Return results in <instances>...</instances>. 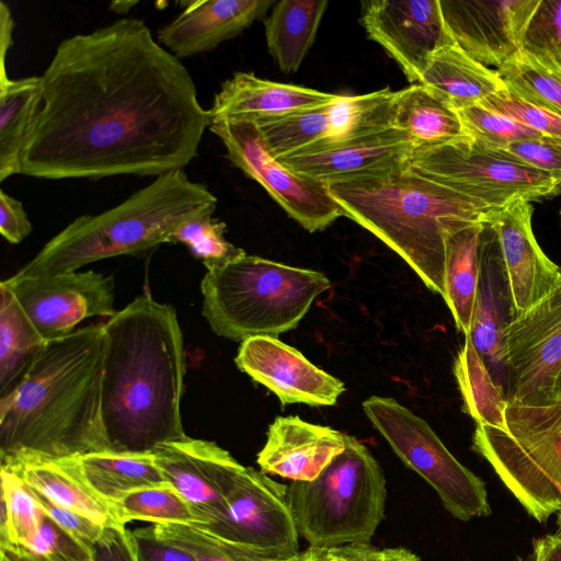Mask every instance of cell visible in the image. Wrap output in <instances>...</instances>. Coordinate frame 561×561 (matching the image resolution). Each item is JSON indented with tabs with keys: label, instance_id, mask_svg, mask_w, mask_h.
Returning a JSON list of instances; mask_svg holds the SVG:
<instances>
[{
	"label": "cell",
	"instance_id": "6da1fadb",
	"mask_svg": "<svg viewBox=\"0 0 561 561\" xmlns=\"http://www.w3.org/2000/svg\"><path fill=\"white\" fill-rule=\"evenodd\" d=\"M209 123L186 67L145 21L122 18L57 46L39 76L21 174L157 178L184 170Z\"/></svg>",
	"mask_w": 561,
	"mask_h": 561
},
{
	"label": "cell",
	"instance_id": "7a4b0ae2",
	"mask_svg": "<svg viewBox=\"0 0 561 561\" xmlns=\"http://www.w3.org/2000/svg\"><path fill=\"white\" fill-rule=\"evenodd\" d=\"M102 323L101 410L108 451L152 454L184 438L185 355L174 308L144 294Z\"/></svg>",
	"mask_w": 561,
	"mask_h": 561
},
{
	"label": "cell",
	"instance_id": "3957f363",
	"mask_svg": "<svg viewBox=\"0 0 561 561\" xmlns=\"http://www.w3.org/2000/svg\"><path fill=\"white\" fill-rule=\"evenodd\" d=\"M103 323L45 343L0 399L1 465L108 451L102 423Z\"/></svg>",
	"mask_w": 561,
	"mask_h": 561
},
{
	"label": "cell",
	"instance_id": "277c9868",
	"mask_svg": "<svg viewBox=\"0 0 561 561\" xmlns=\"http://www.w3.org/2000/svg\"><path fill=\"white\" fill-rule=\"evenodd\" d=\"M328 186L344 216L387 244L443 298L448 236L482 221L488 211L410 164L383 176Z\"/></svg>",
	"mask_w": 561,
	"mask_h": 561
},
{
	"label": "cell",
	"instance_id": "5b68a950",
	"mask_svg": "<svg viewBox=\"0 0 561 561\" xmlns=\"http://www.w3.org/2000/svg\"><path fill=\"white\" fill-rule=\"evenodd\" d=\"M217 202L184 170L161 174L115 207L77 217L14 275L62 274L103 259L148 251L169 243L186 220L215 213Z\"/></svg>",
	"mask_w": 561,
	"mask_h": 561
},
{
	"label": "cell",
	"instance_id": "8992f818",
	"mask_svg": "<svg viewBox=\"0 0 561 561\" xmlns=\"http://www.w3.org/2000/svg\"><path fill=\"white\" fill-rule=\"evenodd\" d=\"M330 286L321 272L245 254L207 270L202 314L225 339L275 337L295 329Z\"/></svg>",
	"mask_w": 561,
	"mask_h": 561
},
{
	"label": "cell",
	"instance_id": "52a82bcc",
	"mask_svg": "<svg viewBox=\"0 0 561 561\" xmlns=\"http://www.w3.org/2000/svg\"><path fill=\"white\" fill-rule=\"evenodd\" d=\"M386 479L368 448L346 434V447L311 481L287 485L298 534L309 547L370 543L385 516Z\"/></svg>",
	"mask_w": 561,
	"mask_h": 561
},
{
	"label": "cell",
	"instance_id": "ba28073f",
	"mask_svg": "<svg viewBox=\"0 0 561 561\" xmlns=\"http://www.w3.org/2000/svg\"><path fill=\"white\" fill-rule=\"evenodd\" d=\"M473 449L528 514L545 523L561 507V400L546 407L510 403L506 430L477 425Z\"/></svg>",
	"mask_w": 561,
	"mask_h": 561
},
{
	"label": "cell",
	"instance_id": "9c48e42d",
	"mask_svg": "<svg viewBox=\"0 0 561 561\" xmlns=\"http://www.w3.org/2000/svg\"><path fill=\"white\" fill-rule=\"evenodd\" d=\"M363 410L396 455L436 491L455 518L467 522L491 514L484 482L447 449L425 420L388 397H369Z\"/></svg>",
	"mask_w": 561,
	"mask_h": 561
},
{
	"label": "cell",
	"instance_id": "30bf717a",
	"mask_svg": "<svg viewBox=\"0 0 561 561\" xmlns=\"http://www.w3.org/2000/svg\"><path fill=\"white\" fill-rule=\"evenodd\" d=\"M410 167L474 201L488 211L515 202H537L561 194L547 174L488 149L471 137L416 149Z\"/></svg>",
	"mask_w": 561,
	"mask_h": 561
},
{
	"label": "cell",
	"instance_id": "8fae6325",
	"mask_svg": "<svg viewBox=\"0 0 561 561\" xmlns=\"http://www.w3.org/2000/svg\"><path fill=\"white\" fill-rule=\"evenodd\" d=\"M208 128L221 140L228 160L309 232L323 230L344 216L328 184L293 172L268 152L254 122L219 119Z\"/></svg>",
	"mask_w": 561,
	"mask_h": 561
},
{
	"label": "cell",
	"instance_id": "7c38bea8",
	"mask_svg": "<svg viewBox=\"0 0 561 561\" xmlns=\"http://www.w3.org/2000/svg\"><path fill=\"white\" fill-rule=\"evenodd\" d=\"M510 403L546 407L560 400L561 283L514 317L505 330Z\"/></svg>",
	"mask_w": 561,
	"mask_h": 561
},
{
	"label": "cell",
	"instance_id": "4fadbf2b",
	"mask_svg": "<svg viewBox=\"0 0 561 561\" xmlns=\"http://www.w3.org/2000/svg\"><path fill=\"white\" fill-rule=\"evenodd\" d=\"M287 485L244 467L217 519L194 525L264 559L283 561L299 551L298 530L286 499Z\"/></svg>",
	"mask_w": 561,
	"mask_h": 561
},
{
	"label": "cell",
	"instance_id": "5bb4252c",
	"mask_svg": "<svg viewBox=\"0 0 561 561\" xmlns=\"http://www.w3.org/2000/svg\"><path fill=\"white\" fill-rule=\"evenodd\" d=\"M45 342L64 337L81 321L115 314L112 276L94 271L11 276L1 282Z\"/></svg>",
	"mask_w": 561,
	"mask_h": 561
},
{
	"label": "cell",
	"instance_id": "9a60e30c",
	"mask_svg": "<svg viewBox=\"0 0 561 561\" xmlns=\"http://www.w3.org/2000/svg\"><path fill=\"white\" fill-rule=\"evenodd\" d=\"M360 23L412 84L419 83L430 57L454 43L445 27L439 0L364 1Z\"/></svg>",
	"mask_w": 561,
	"mask_h": 561
},
{
	"label": "cell",
	"instance_id": "2e32d148",
	"mask_svg": "<svg viewBox=\"0 0 561 561\" xmlns=\"http://www.w3.org/2000/svg\"><path fill=\"white\" fill-rule=\"evenodd\" d=\"M534 207L519 201L485 213L482 224L492 234L505 275L512 319L561 283V266L551 261L533 231Z\"/></svg>",
	"mask_w": 561,
	"mask_h": 561
},
{
	"label": "cell",
	"instance_id": "e0dca14e",
	"mask_svg": "<svg viewBox=\"0 0 561 561\" xmlns=\"http://www.w3.org/2000/svg\"><path fill=\"white\" fill-rule=\"evenodd\" d=\"M167 482L190 504L201 524L227 510L228 497L244 469L216 443L185 436L160 445L152 453Z\"/></svg>",
	"mask_w": 561,
	"mask_h": 561
},
{
	"label": "cell",
	"instance_id": "ac0fdd59",
	"mask_svg": "<svg viewBox=\"0 0 561 561\" xmlns=\"http://www.w3.org/2000/svg\"><path fill=\"white\" fill-rule=\"evenodd\" d=\"M540 0H439L454 43L474 60L497 69L522 49Z\"/></svg>",
	"mask_w": 561,
	"mask_h": 561
},
{
	"label": "cell",
	"instance_id": "d6986e66",
	"mask_svg": "<svg viewBox=\"0 0 561 561\" xmlns=\"http://www.w3.org/2000/svg\"><path fill=\"white\" fill-rule=\"evenodd\" d=\"M234 363L240 370L275 393L283 405H334L345 391L340 379L273 336L260 335L242 341Z\"/></svg>",
	"mask_w": 561,
	"mask_h": 561
},
{
	"label": "cell",
	"instance_id": "ffe728a7",
	"mask_svg": "<svg viewBox=\"0 0 561 561\" xmlns=\"http://www.w3.org/2000/svg\"><path fill=\"white\" fill-rule=\"evenodd\" d=\"M414 151L410 137L403 130L390 127L279 162L299 175L329 185L396 172L409 165Z\"/></svg>",
	"mask_w": 561,
	"mask_h": 561
},
{
	"label": "cell",
	"instance_id": "44dd1931",
	"mask_svg": "<svg viewBox=\"0 0 561 561\" xmlns=\"http://www.w3.org/2000/svg\"><path fill=\"white\" fill-rule=\"evenodd\" d=\"M272 0L182 1V12L157 32V41L176 58L215 49L241 34L275 4Z\"/></svg>",
	"mask_w": 561,
	"mask_h": 561
},
{
	"label": "cell",
	"instance_id": "7402d4cb",
	"mask_svg": "<svg viewBox=\"0 0 561 561\" xmlns=\"http://www.w3.org/2000/svg\"><path fill=\"white\" fill-rule=\"evenodd\" d=\"M346 447V434L298 416H277L256 462L266 474L311 481Z\"/></svg>",
	"mask_w": 561,
	"mask_h": 561
},
{
	"label": "cell",
	"instance_id": "603a6c76",
	"mask_svg": "<svg viewBox=\"0 0 561 561\" xmlns=\"http://www.w3.org/2000/svg\"><path fill=\"white\" fill-rule=\"evenodd\" d=\"M511 320L512 304L502 262L492 234L482 224L480 277L469 336L504 390L507 382L505 330Z\"/></svg>",
	"mask_w": 561,
	"mask_h": 561
},
{
	"label": "cell",
	"instance_id": "cb8c5ba5",
	"mask_svg": "<svg viewBox=\"0 0 561 561\" xmlns=\"http://www.w3.org/2000/svg\"><path fill=\"white\" fill-rule=\"evenodd\" d=\"M339 98L340 94L274 82L252 72L237 71L214 95L208 114L210 122H257L323 106Z\"/></svg>",
	"mask_w": 561,
	"mask_h": 561
},
{
	"label": "cell",
	"instance_id": "d4e9b609",
	"mask_svg": "<svg viewBox=\"0 0 561 561\" xmlns=\"http://www.w3.org/2000/svg\"><path fill=\"white\" fill-rule=\"evenodd\" d=\"M1 467L12 470L30 489L62 507L103 527H123L112 504L85 480L78 457L24 459Z\"/></svg>",
	"mask_w": 561,
	"mask_h": 561
},
{
	"label": "cell",
	"instance_id": "484cf974",
	"mask_svg": "<svg viewBox=\"0 0 561 561\" xmlns=\"http://www.w3.org/2000/svg\"><path fill=\"white\" fill-rule=\"evenodd\" d=\"M419 83L457 112L506 89L495 69L474 60L456 43L430 57Z\"/></svg>",
	"mask_w": 561,
	"mask_h": 561
},
{
	"label": "cell",
	"instance_id": "4316f807",
	"mask_svg": "<svg viewBox=\"0 0 561 561\" xmlns=\"http://www.w3.org/2000/svg\"><path fill=\"white\" fill-rule=\"evenodd\" d=\"M327 0H283L264 20L270 55L285 73L300 67L318 32Z\"/></svg>",
	"mask_w": 561,
	"mask_h": 561
},
{
	"label": "cell",
	"instance_id": "83f0119b",
	"mask_svg": "<svg viewBox=\"0 0 561 561\" xmlns=\"http://www.w3.org/2000/svg\"><path fill=\"white\" fill-rule=\"evenodd\" d=\"M393 127L410 137L415 150L470 137L458 112L420 83L398 91Z\"/></svg>",
	"mask_w": 561,
	"mask_h": 561
},
{
	"label": "cell",
	"instance_id": "f1b7e54d",
	"mask_svg": "<svg viewBox=\"0 0 561 561\" xmlns=\"http://www.w3.org/2000/svg\"><path fill=\"white\" fill-rule=\"evenodd\" d=\"M482 221L451 232L446 241L445 296L457 329L470 334L480 277Z\"/></svg>",
	"mask_w": 561,
	"mask_h": 561
},
{
	"label": "cell",
	"instance_id": "f546056e",
	"mask_svg": "<svg viewBox=\"0 0 561 561\" xmlns=\"http://www.w3.org/2000/svg\"><path fill=\"white\" fill-rule=\"evenodd\" d=\"M78 459L88 483L110 504L140 489L169 485L153 454L99 451Z\"/></svg>",
	"mask_w": 561,
	"mask_h": 561
},
{
	"label": "cell",
	"instance_id": "4dcf8cb0",
	"mask_svg": "<svg viewBox=\"0 0 561 561\" xmlns=\"http://www.w3.org/2000/svg\"><path fill=\"white\" fill-rule=\"evenodd\" d=\"M39 76L0 75V182L21 174V154L35 113Z\"/></svg>",
	"mask_w": 561,
	"mask_h": 561
},
{
	"label": "cell",
	"instance_id": "1f68e13d",
	"mask_svg": "<svg viewBox=\"0 0 561 561\" xmlns=\"http://www.w3.org/2000/svg\"><path fill=\"white\" fill-rule=\"evenodd\" d=\"M454 374L461 394L463 411L477 425L506 430L508 400L496 383L469 335L454 363Z\"/></svg>",
	"mask_w": 561,
	"mask_h": 561
},
{
	"label": "cell",
	"instance_id": "d6a6232c",
	"mask_svg": "<svg viewBox=\"0 0 561 561\" xmlns=\"http://www.w3.org/2000/svg\"><path fill=\"white\" fill-rule=\"evenodd\" d=\"M45 343L13 294L0 284V399L14 390Z\"/></svg>",
	"mask_w": 561,
	"mask_h": 561
},
{
	"label": "cell",
	"instance_id": "836d02e7",
	"mask_svg": "<svg viewBox=\"0 0 561 561\" xmlns=\"http://www.w3.org/2000/svg\"><path fill=\"white\" fill-rule=\"evenodd\" d=\"M332 103L254 122L268 152L278 161L310 152L333 141Z\"/></svg>",
	"mask_w": 561,
	"mask_h": 561
},
{
	"label": "cell",
	"instance_id": "e575fe53",
	"mask_svg": "<svg viewBox=\"0 0 561 561\" xmlns=\"http://www.w3.org/2000/svg\"><path fill=\"white\" fill-rule=\"evenodd\" d=\"M495 70L510 92L561 114V55L520 49Z\"/></svg>",
	"mask_w": 561,
	"mask_h": 561
},
{
	"label": "cell",
	"instance_id": "d590c367",
	"mask_svg": "<svg viewBox=\"0 0 561 561\" xmlns=\"http://www.w3.org/2000/svg\"><path fill=\"white\" fill-rule=\"evenodd\" d=\"M114 514L121 525L142 520L152 524L201 523L190 504L172 486L145 488L126 494L112 503Z\"/></svg>",
	"mask_w": 561,
	"mask_h": 561
},
{
	"label": "cell",
	"instance_id": "8d00e7d4",
	"mask_svg": "<svg viewBox=\"0 0 561 561\" xmlns=\"http://www.w3.org/2000/svg\"><path fill=\"white\" fill-rule=\"evenodd\" d=\"M0 545L28 549L41 526L43 513L26 484L1 467Z\"/></svg>",
	"mask_w": 561,
	"mask_h": 561
},
{
	"label": "cell",
	"instance_id": "74e56055",
	"mask_svg": "<svg viewBox=\"0 0 561 561\" xmlns=\"http://www.w3.org/2000/svg\"><path fill=\"white\" fill-rule=\"evenodd\" d=\"M207 213L186 220L170 236L169 243H182L203 261L207 270L227 264L247 253L225 238L227 226Z\"/></svg>",
	"mask_w": 561,
	"mask_h": 561
},
{
	"label": "cell",
	"instance_id": "f35d334b",
	"mask_svg": "<svg viewBox=\"0 0 561 561\" xmlns=\"http://www.w3.org/2000/svg\"><path fill=\"white\" fill-rule=\"evenodd\" d=\"M152 525L161 538L185 550L196 561H271L240 545L216 537L194 525Z\"/></svg>",
	"mask_w": 561,
	"mask_h": 561
},
{
	"label": "cell",
	"instance_id": "ab89813d",
	"mask_svg": "<svg viewBox=\"0 0 561 561\" xmlns=\"http://www.w3.org/2000/svg\"><path fill=\"white\" fill-rule=\"evenodd\" d=\"M458 114L468 135L488 149L502 150L524 139L543 137L534 129L482 104L460 110Z\"/></svg>",
	"mask_w": 561,
	"mask_h": 561
},
{
	"label": "cell",
	"instance_id": "60d3db41",
	"mask_svg": "<svg viewBox=\"0 0 561 561\" xmlns=\"http://www.w3.org/2000/svg\"><path fill=\"white\" fill-rule=\"evenodd\" d=\"M481 104L534 129L543 137L561 140V114L528 103L507 89L490 96Z\"/></svg>",
	"mask_w": 561,
	"mask_h": 561
},
{
	"label": "cell",
	"instance_id": "b9f144b4",
	"mask_svg": "<svg viewBox=\"0 0 561 561\" xmlns=\"http://www.w3.org/2000/svg\"><path fill=\"white\" fill-rule=\"evenodd\" d=\"M27 551L48 561H93L92 549L88 543L58 526L45 514L42 516L38 534Z\"/></svg>",
	"mask_w": 561,
	"mask_h": 561
},
{
	"label": "cell",
	"instance_id": "7bdbcfd3",
	"mask_svg": "<svg viewBox=\"0 0 561 561\" xmlns=\"http://www.w3.org/2000/svg\"><path fill=\"white\" fill-rule=\"evenodd\" d=\"M522 49L561 55V0H540L527 25Z\"/></svg>",
	"mask_w": 561,
	"mask_h": 561
},
{
	"label": "cell",
	"instance_id": "ee69618b",
	"mask_svg": "<svg viewBox=\"0 0 561 561\" xmlns=\"http://www.w3.org/2000/svg\"><path fill=\"white\" fill-rule=\"evenodd\" d=\"M497 151L547 174L561 191V140L547 137L524 139Z\"/></svg>",
	"mask_w": 561,
	"mask_h": 561
},
{
	"label": "cell",
	"instance_id": "f6af8a7d",
	"mask_svg": "<svg viewBox=\"0 0 561 561\" xmlns=\"http://www.w3.org/2000/svg\"><path fill=\"white\" fill-rule=\"evenodd\" d=\"M28 490L34 496L43 514H45L65 530L88 543L90 547L101 536L104 529L103 526L94 523L93 520L75 511L68 510L51 502L50 500L46 499L30 488Z\"/></svg>",
	"mask_w": 561,
	"mask_h": 561
},
{
	"label": "cell",
	"instance_id": "bcb514c9",
	"mask_svg": "<svg viewBox=\"0 0 561 561\" xmlns=\"http://www.w3.org/2000/svg\"><path fill=\"white\" fill-rule=\"evenodd\" d=\"M93 561H138L131 530L123 527H104L91 546Z\"/></svg>",
	"mask_w": 561,
	"mask_h": 561
},
{
	"label": "cell",
	"instance_id": "7dc6e473",
	"mask_svg": "<svg viewBox=\"0 0 561 561\" xmlns=\"http://www.w3.org/2000/svg\"><path fill=\"white\" fill-rule=\"evenodd\" d=\"M138 561H196L185 550L161 538L153 525L131 530Z\"/></svg>",
	"mask_w": 561,
	"mask_h": 561
},
{
	"label": "cell",
	"instance_id": "c3c4849f",
	"mask_svg": "<svg viewBox=\"0 0 561 561\" xmlns=\"http://www.w3.org/2000/svg\"><path fill=\"white\" fill-rule=\"evenodd\" d=\"M33 230L23 204L0 191V233L10 243L23 241Z\"/></svg>",
	"mask_w": 561,
	"mask_h": 561
},
{
	"label": "cell",
	"instance_id": "681fc988",
	"mask_svg": "<svg viewBox=\"0 0 561 561\" xmlns=\"http://www.w3.org/2000/svg\"><path fill=\"white\" fill-rule=\"evenodd\" d=\"M531 561H561V533L535 539Z\"/></svg>",
	"mask_w": 561,
	"mask_h": 561
},
{
	"label": "cell",
	"instance_id": "f907efd6",
	"mask_svg": "<svg viewBox=\"0 0 561 561\" xmlns=\"http://www.w3.org/2000/svg\"><path fill=\"white\" fill-rule=\"evenodd\" d=\"M0 75H2L7 73L5 57L13 44L12 31L14 25L11 11L3 1L0 2Z\"/></svg>",
	"mask_w": 561,
	"mask_h": 561
},
{
	"label": "cell",
	"instance_id": "816d5d0a",
	"mask_svg": "<svg viewBox=\"0 0 561 561\" xmlns=\"http://www.w3.org/2000/svg\"><path fill=\"white\" fill-rule=\"evenodd\" d=\"M337 561H377L380 549L370 543H354L333 548Z\"/></svg>",
	"mask_w": 561,
	"mask_h": 561
},
{
	"label": "cell",
	"instance_id": "f5cc1de1",
	"mask_svg": "<svg viewBox=\"0 0 561 561\" xmlns=\"http://www.w3.org/2000/svg\"><path fill=\"white\" fill-rule=\"evenodd\" d=\"M283 561H337L333 549L309 547L296 556Z\"/></svg>",
	"mask_w": 561,
	"mask_h": 561
},
{
	"label": "cell",
	"instance_id": "db71d44e",
	"mask_svg": "<svg viewBox=\"0 0 561 561\" xmlns=\"http://www.w3.org/2000/svg\"><path fill=\"white\" fill-rule=\"evenodd\" d=\"M1 547V561H48L38 557L26 549L15 547L12 545H0Z\"/></svg>",
	"mask_w": 561,
	"mask_h": 561
},
{
	"label": "cell",
	"instance_id": "11a10c76",
	"mask_svg": "<svg viewBox=\"0 0 561 561\" xmlns=\"http://www.w3.org/2000/svg\"><path fill=\"white\" fill-rule=\"evenodd\" d=\"M377 561H421L414 552L403 548L381 549Z\"/></svg>",
	"mask_w": 561,
	"mask_h": 561
},
{
	"label": "cell",
	"instance_id": "9f6ffc18",
	"mask_svg": "<svg viewBox=\"0 0 561 561\" xmlns=\"http://www.w3.org/2000/svg\"><path fill=\"white\" fill-rule=\"evenodd\" d=\"M137 1H115L110 4L111 10L116 13H127L133 5L137 4Z\"/></svg>",
	"mask_w": 561,
	"mask_h": 561
},
{
	"label": "cell",
	"instance_id": "6f0895ef",
	"mask_svg": "<svg viewBox=\"0 0 561 561\" xmlns=\"http://www.w3.org/2000/svg\"><path fill=\"white\" fill-rule=\"evenodd\" d=\"M557 515H558V518H557V524L559 526V530L561 533V507L560 510L557 512Z\"/></svg>",
	"mask_w": 561,
	"mask_h": 561
},
{
	"label": "cell",
	"instance_id": "680465c9",
	"mask_svg": "<svg viewBox=\"0 0 561 561\" xmlns=\"http://www.w3.org/2000/svg\"><path fill=\"white\" fill-rule=\"evenodd\" d=\"M559 398L561 400V382H560V387H559Z\"/></svg>",
	"mask_w": 561,
	"mask_h": 561
},
{
	"label": "cell",
	"instance_id": "91938a15",
	"mask_svg": "<svg viewBox=\"0 0 561 561\" xmlns=\"http://www.w3.org/2000/svg\"><path fill=\"white\" fill-rule=\"evenodd\" d=\"M560 216H561V210H560Z\"/></svg>",
	"mask_w": 561,
	"mask_h": 561
}]
</instances>
